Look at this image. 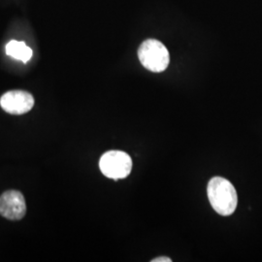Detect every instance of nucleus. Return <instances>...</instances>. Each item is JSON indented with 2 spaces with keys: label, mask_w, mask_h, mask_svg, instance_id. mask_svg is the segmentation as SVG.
<instances>
[{
  "label": "nucleus",
  "mask_w": 262,
  "mask_h": 262,
  "mask_svg": "<svg viewBox=\"0 0 262 262\" xmlns=\"http://www.w3.org/2000/svg\"><path fill=\"white\" fill-rule=\"evenodd\" d=\"M207 194L213 209L221 215H232L237 208L238 197L234 186L225 178L214 177L207 187Z\"/></svg>",
  "instance_id": "1"
},
{
  "label": "nucleus",
  "mask_w": 262,
  "mask_h": 262,
  "mask_svg": "<svg viewBox=\"0 0 262 262\" xmlns=\"http://www.w3.org/2000/svg\"><path fill=\"white\" fill-rule=\"evenodd\" d=\"M138 58L142 66L155 73L163 72L170 62L168 50L156 39H148L141 44Z\"/></svg>",
  "instance_id": "2"
},
{
  "label": "nucleus",
  "mask_w": 262,
  "mask_h": 262,
  "mask_svg": "<svg viewBox=\"0 0 262 262\" xmlns=\"http://www.w3.org/2000/svg\"><path fill=\"white\" fill-rule=\"evenodd\" d=\"M99 167L104 176L119 180L126 178L132 169L131 158L122 150H110L105 152L99 161Z\"/></svg>",
  "instance_id": "3"
},
{
  "label": "nucleus",
  "mask_w": 262,
  "mask_h": 262,
  "mask_svg": "<svg viewBox=\"0 0 262 262\" xmlns=\"http://www.w3.org/2000/svg\"><path fill=\"white\" fill-rule=\"evenodd\" d=\"M27 214L25 197L18 190H7L0 196V215L10 221H19Z\"/></svg>",
  "instance_id": "4"
},
{
  "label": "nucleus",
  "mask_w": 262,
  "mask_h": 262,
  "mask_svg": "<svg viewBox=\"0 0 262 262\" xmlns=\"http://www.w3.org/2000/svg\"><path fill=\"white\" fill-rule=\"evenodd\" d=\"M0 106L11 115H23L33 108L34 98L32 94L25 91H11L2 95Z\"/></svg>",
  "instance_id": "5"
},
{
  "label": "nucleus",
  "mask_w": 262,
  "mask_h": 262,
  "mask_svg": "<svg viewBox=\"0 0 262 262\" xmlns=\"http://www.w3.org/2000/svg\"><path fill=\"white\" fill-rule=\"evenodd\" d=\"M6 54L26 63L32 57V50L25 42L12 40L6 46Z\"/></svg>",
  "instance_id": "6"
},
{
  "label": "nucleus",
  "mask_w": 262,
  "mask_h": 262,
  "mask_svg": "<svg viewBox=\"0 0 262 262\" xmlns=\"http://www.w3.org/2000/svg\"><path fill=\"white\" fill-rule=\"evenodd\" d=\"M172 261V259L171 258H169V257H158V258H155V259H152L151 262H171Z\"/></svg>",
  "instance_id": "7"
}]
</instances>
